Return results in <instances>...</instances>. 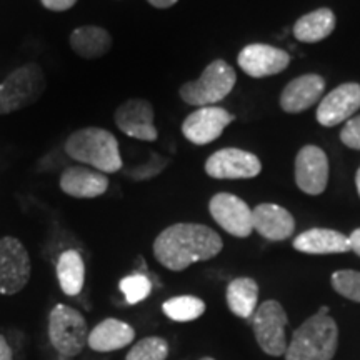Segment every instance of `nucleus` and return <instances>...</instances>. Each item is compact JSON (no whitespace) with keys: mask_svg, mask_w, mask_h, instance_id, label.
Returning a JSON list of instances; mask_svg holds the SVG:
<instances>
[{"mask_svg":"<svg viewBox=\"0 0 360 360\" xmlns=\"http://www.w3.org/2000/svg\"><path fill=\"white\" fill-rule=\"evenodd\" d=\"M222 247V238L207 225L174 224L157 236L154 255L165 269L180 272L195 262L214 259Z\"/></svg>","mask_w":360,"mask_h":360,"instance_id":"nucleus-1","label":"nucleus"},{"mask_svg":"<svg viewBox=\"0 0 360 360\" xmlns=\"http://www.w3.org/2000/svg\"><path fill=\"white\" fill-rule=\"evenodd\" d=\"M65 152L70 159L82 162L102 174H115L122 169L119 142L109 130L85 127L67 139Z\"/></svg>","mask_w":360,"mask_h":360,"instance_id":"nucleus-2","label":"nucleus"},{"mask_svg":"<svg viewBox=\"0 0 360 360\" xmlns=\"http://www.w3.org/2000/svg\"><path fill=\"white\" fill-rule=\"evenodd\" d=\"M339 345V327L328 314L309 317L292 335L285 360H332Z\"/></svg>","mask_w":360,"mask_h":360,"instance_id":"nucleus-3","label":"nucleus"},{"mask_svg":"<svg viewBox=\"0 0 360 360\" xmlns=\"http://www.w3.org/2000/svg\"><path fill=\"white\" fill-rule=\"evenodd\" d=\"M236 82V70L227 62L214 60L205 67L199 79L180 87V97L188 105L209 107L227 97Z\"/></svg>","mask_w":360,"mask_h":360,"instance_id":"nucleus-4","label":"nucleus"},{"mask_svg":"<svg viewBox=\"0 0 360 360\" xmlns=\"http://www.w3.org/2000/svg\"><path fill=\"white\" fill-rule=\"evenodd\" d=\"M45 77L39 64H25L12 72L0 84V115L25 109L42 97L45 92Z\"/></svg>","mask_w":360,"mask_h":360,"instance_id":"nucleus-5","label":"nucleus"},{"mask_svg":"<svg viewBox=\"0 0 360 360\" xmlns=\"http://www.w3.org/2000/svg\"><path fill=\"white\" fill-rule=\"evenodd\" d=\"M49 339L58 354L64 357H75L87 345V321L79 310L57 304L49 315Z\"/></svg>","mask_w":360,"mask_h":360,"instance_id":"nucleus-6","label":"nucleus"},{"mask_svg":"<svg viewBox=\"0 0 360 360\" xmlns=\"http://www.w3.org/2000/svg\"><path fill=\"white\" fill-rule=\"evenodd\" d=\"M254 327L255 339H257L259 347L270 357H282L287 352V339L285 327L289 323L285 310L277 300H265L259 305L254 314Z\"/></svg>","mask_w":360,"mask_h":360,"instance_id":"nucleus-7","label":"nucleus"},{"mask_svg":"<svg viewBox=\"0 0 360 360\" xmlns=\"http://www.w3.org/2000/svg\"><path fill=\"white\" fill-rule=\"evenodd\" d=\"M29 252L15 237L0 238V294L15 295L30 281Z\"/></svg>","mask_w":360,"mask_h":360,"instance_id":"nucleus-8","label":"nucleus"},{"mask_svg":"<svg viewBox=\"0 0 360 360\" xmlns=\"http://www.w3.org/2000/svg\"><path fill=\"white\" fill-rule=\"evenodd\" d=\"M209 210L215 222L233 237L245 238L254 231L252 209L237 195L227 192L217 193L210 200Z\"/></svg>","mask_w":360,"mask_h":360,"instance_id":"nucleus-9","label":"nucleus"},{"mask_svg":"<svg viewBox=\"0 0 360 360\" xmlns=\"http://www.w3.org/2000/svg\"><path fill=\"white\" fill-rule=\"evenodd\" d=\"M236 120V115L222 107H199L184 120L182 134L188 142L195 146H205L219 139L229 124Z\"/></svg>","mask_w":360,"mask_h":360,"instance_id":"nucleus-10","label":"nucleus"},{"mask_svg":"<svg viewBox=\"0 0 360 360\" xmlns=\"http://www.w3.org/2000/svg\"><path fill=\"white\" fill-rule=\"evenodd\" d=\"M260 170L257 155L240 148H222L205 162V172L212 179H254Z\"/></svg>","mask_w":360,"mask_h":360,"instance_id":"nucleus-11","label":"nucleus"},{"mask_svg":"<svg viewBox=\"0 0 360 360\" xmlns=\"http://www.w3.org/2000/svg\"><path fill=\"white\" fill-rule=\"evenodd\" d=\"M295 182L309 195H321L328 182V159L317 146L300 148L295 159Z\"/></svg>","mask_w":360,"mask_h":360,"instance_id":"nucleus-12","label":"nucleus"},{"mask_svg":"<svg viewBox=\"0 0 360 360\" xmlns=\"http://www.w3.org/2000/svg\"><path fill=\"white\" fill-rule=\"evenodd\" d=\"M115 125L129 137L154 142L159 137L154 125V109L146 98H130L124 102L114 115Z\"/></svg>","mask_w":360,"mask_h":360,"instance_id":"nucleus-13","label":"nucleus"},{"mask_svg":"<svg viewBox=\"0 0 360 360\" xmlns=\"http://www.w3.org/2000/svg\"><path fill=\"white\" fill-rule=\"evenodd\" d=\"M290 64V56L282 49L265 44L247 45L238 53V65L249 77L262 79L281 74Z\"/></svg>","mask_w":360,"mask_h":360,"instance_id":"nucleus-14","label":"nucleus"},{"mask_svg":"<svg viewBox=\"0 0 360 360\" xmlns=\"http://www.w3.org/2000/svg\"><path fill=\"white\" fill-rule=\"evenodd\" d=\"M360 109V85L342 84L327 94L326 98L319 103L317 122L323 127H335L342 122H347Z\"/></svg>","mask_w":360,"mask_h":360,"instance_id":"nucleus-15","label":"nucleus"},{"mask_svg":"<svg viewBox=\"0 0 360 360\" xmlns=\"http://www.w3.org/2000/svg\"><path fill=\"white\" fill-rule=\"evenodd\" d=\"M252 224L267 240L278 242L294 236L295 220L287 209L276 204H260L252 210Z\"/></svg>","mask_w":360,"mask_h":360,"instance_id":"nucleus-16","label":"nucleus"},{"mask_svg":"<svg viewBox=\"0 0 360 360\" xmlns=\"http://www.w3.org/2000/svg\"><path fill=\"white\" fill-rule=\"evenodd\" d=\"M326 89V82L321 75L307 74L300 75L287 84L281 96V107L289 114H299L310 109L321 101Z\"/></svg>","mask_w":360,"mask_h":360,"instance_id":"nucleus-17","label":"nucleus"},{"mask_svg":"<svg viewBox=\"0 0 360 360\" xmlns=\"http://www.w3.org/2000/svg\"><path fill=\"white\" fill-rule=\"evenodd\" d=\"M60 188L74 199H96L107 192L109 179L96 169L69 167L62 174Z\"/></svg>","mask_w":360,"mask_h":360,"instance_id":"nucleus-18","label":"nucleus"},{"mask_svg":"<svg viewBox=\"0 0 360 360\" xmlns=\"http://www.w3.org/2000/svg\"><path fill=\"white\" fill-rule=\"evenodd\" d=\"M135 339V330L127 322L119 319H105L89 332L87 345L96 352H114L130 345Z\"/></svg>","mask_w":360,"mask_h":360,"instance_id":"nucleus-19","label":"nucleus"},{"mask_svg":"<svg viewBox=\"0 0 360 360\" xmlns=\"http://www.w3.org/2000/svg\"><path fill=\"white\" fill-rule=\"evenodd\" d=\"M294 249L314 255L344 254L350 250V240L332 229H310L294 238Z\"/></svg>","mask_w":360,"mask_h":360,"instance_id":"nucleus-20","label":"nucleus"},{"mask_svg":"<svg viewBox=\"0 0 360 360\" xmlns=\"http://www.w3.org/2000/svg\"><path fill=\"white\" fill-rule=\"evenodd\" d=\"M225 299L232 314L237 317L250 321L257 310L259 300V285L254 278L250 277H238L227 285Z\"/></svg>","mask_w":360,"mask_h":360,"instance_id":"nucleus-21","label":"nucleus"},{"mask_svg":"<svg viewBox=\"0 0 360 360\" xmlns=\"http://www.w3.org/2000/svg\"><path fill=\"white\" fill-rule=\"evenodd\" d=\"M112 45V37L105 29L96 25H85L75 29L70 35V47L79 57L92 58L103 57L109 53Z\"/></svg>","mask_w":360,"mask_h":360,"instance_id":"nucleus-22","label":"nucleus"},{"mask_svg":"<svg viewBox=\"0 0 360 360\" xmlns=\"http://www.w3.org/2000/svg\"><path fill=\"white\" fill-rule=\"evenodd\" d=\"M335 15L330 8H317V11L300 17L294 25V35L297 40L305 44L321 42L334 32Z\"/></svg>","mask_w":360,"mask_h":360,"instance_id":"nucleus-23","label":"nucleus"},{"mask_svg":"<svg viewBox=\"0 0 360 360\" xmlns=\"http://www.w3.org/2000/svg\"><path fill=\"white\" fill-rule=\"evenodd\" d=\"M57 278L65 295L75 297L84 289L85 264L77 250L62 252L57 262Z\"/></svg>","mask_w":360,"mask_h":360,"instance_id":"nucleus-24","label":"nucleus"},{"mask_svg":"<svg viewBox=\"0 0 360 360\" xmlns=\"http://www.w3.org/2000/svg\"><path fill=\"white\" fill-rule=\"evenodd\" d=\"M162 310L174 322H192L205 312V302L199 297L179 295L165 300Z\"/></svg>","mask_w":360,"mask_h":360,"instance_id":"nucleus-25","label":"nucleus"},{"mask_svg":"<svg viewBox=\"0 0 360 360\" xmlns=\"http://www.w3.org/2000/svg\"><path fill=\"white\" fill-rule=\"evenodd\" d=\"M169 355V342L162 337L152 335L139 340L129 350L125 360H165Z\"/></svg>","mask_w":360,"mask_h":360,"instance_id":"nucleus-26","label":"nucleus"},{"mask_svg":"<svg viewBox=\"0 0 360 360\" xmlns=\"http://www.w3.org/2000/svg\"><path fill=\"white\" fill-rule=\"evenodd\" d=\"M120 290L125 297V302L129 305H135L146 300L152 292L150 278L143 274H132V276L124 277L119 283Z\"/></svg>","mask_w":360,"mask_h":360,"instance_id":"nucleus-27","label":"nucleus"},{"mask_svg":"<svg viewBox=\"0 0 360 360\" xmlns=\"http://www.w3.org/2000/svg\"><path fill=\"white\" fill-rule=\"evenodd\" d=\"M332 287L337 294L352 302L360 304V272L357 270H339L332 274Z\"/></svg>","mask_w":360,"mask_h":360,"instance_id":"nucleus-28","label":"nucleus"},{"mask_svg":"<svg viewBox=\"0 0 360 360\" xmlns=\"http://www.w3.org/2000/svg\"><path fill=\"white\" fill-rule=\"evenodd\" d=\"M340 141L349 148L360 150V115H355L345 122L340 132Z\"/></svg>","mask_w":360,"mask_h":360,"instance_id":"nucleus-29","label":"nucleus"},{"mask_svg":"<svg viewBox=\"0 0 360 360\" xmlns=\"http://www.w3.org/2000/svg\"><path fill=\"white\" fill-rule=\"evenodd\" d=\"M75 2H77V0H42L44 7L53 12L69 11L70 7L75 6Z\"/></svg>","mask_w":360,"mask_h":360,"instance_id":"nucleus-30","label":"nucleus"},{"mask_svg":"<svg viewBox=\"0 0 360 360\" xmlns=\"http://www.w3.org/2000/svg\"><path fill=\"white\" fill-rule=\"evenodd\" d=\"M0 360H13L11 344L2 334H0Z\"/></svg>","mask_w":360,"mask_h":360,"instance_id":"nucleus-31","label":"nucleus"},{"mask_svg":"<svg viewBox=\"0 0 360 360\" xmlns=\"http://www.w3.org/2000/svg\"><path fill=\"white\" fill-rule=\"evenodd\" d=\"M350 240V250L355 252V254L360 257V229H355V231L349 236Z\"/></svg>","mask_w":360,"mask_h":360,"instance_id":"nucleus-32","label":"nucleus"},{"mask_svg":"<svg viewBox=\"0 0 360 360\" xmlns=\"http://www.w3.org/2000/svg\"><path fill=\"white\" fill-rule=\"evenodd\" d=\"M148 2L157 8H169L172 7L174 4H177V0H148Z\"/></svg>","mask_w":360,"mask_h":360,"instance_id":"nucleus-33","label":"nucleus"},{"mask_svg":"<svg viewBox=\"0 0 360 360\" xmlns=\"http://www.w3.org/2000/svg\"><path fill=\"white\" fill-rule=\"evenodd\" d=\"M355 186H357V192H359V195H360V167L357 170V174H355Z\"/></svg>","mask_w":360,"mask_h":360,"instance_id":"nucleus-34","label":"nucleus"},{"mask_svg":"<svg viewBox=\"0 0 360 360\" xmlns=\"http://www.w3.org/2000/svg\"><path fill=\"white\" fill-rule=\"evenodd\" d=\"M321 314H328V307H321V310H319Z\"/></svg>","mask_w":360,"mask_h":360,"instance_id":"nucleus-35","label":"nucleus"},{"mask_svg":"<svg viewBox=\"0 0 360 360\" xmlns=\"http://www.w3.org/2000/svg\"><path fill=\"white\" fill-rule=\"evenodd\" d=\"M200 360H215V359H212V357H202Z\"/></svg>","mask_w":360,"mask_h":360,"instance_id":"nucleus-36","label":"nucleus"}]
</instances>
